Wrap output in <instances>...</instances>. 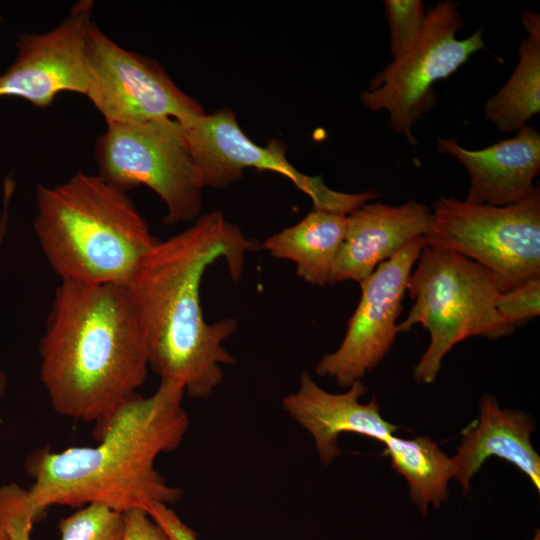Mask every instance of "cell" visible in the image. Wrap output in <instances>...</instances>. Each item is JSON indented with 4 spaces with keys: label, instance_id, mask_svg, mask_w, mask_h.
<instances>
[{
    "label": "cell",
    "instance_id": "cell-1",
    "mask_svg": "<svg viewBox=\"0 0 540 540\" xmlns=\"http://www.w3.org/2000/svg\"><path fill=\"white\" fill-rule=\"evenodd\" d=\"M259 247L223 212L213 210L159 240L127 286L147 340L149 368L160 379L181 384L193 399L209 398L224 380L222 366L236 362L224 342L238 322L205 319L200 300L204 273L222 259L231 279L238 281L246 256Z\"/></svg>",
    "mask_w": 540,
    "mask_h": 540
},
{
    "label": "cell",
    "instance_id": "cell-2",
    "mask_svg": "<svg viewBox=\"0 0 540 540\" xmlns=\"http://www.w3.org/2000/svg\"><path fill=\"white\" fill-rule=\"evenodd\" d=\"M40 381L61 416L98 441L144 384L148 344L127 286L62 281L39 344Z\"/></svg>",
    "mask_w": 540,
    "mask_h": 540
},
{
    "label": "cell",
    "instance_id": "cell-3",
    "mask_svg": "<svg viewBox=\"0 0 540 540\" xmlns=\"http://www.w3.org/2000/svg\"><path fill=\"white\" fill-rule=\"evenodd\" d=\"M184 388L160 379L149 396L131 398L116 414L96 446L60 452L41 447L25 471L33 479L28 499L43 517L48 507L102 504L121 513L174 504L182 491L155 468L159 455L176 450L189 428Z\"/></svg>",
    "mask_w": 540,
    "mask_h": 540
},
{
    "label": "cell",
    "instance_id": "cell-4",
    "mask_svg": "<svg viewBox=\"0 0 540 540\" xmlns=\"http://www.w3.org/2000/svg\"><path fill=\"white\" fill-rule=\"evenodd\" d=\"M34 231L61 282L128 286L159 241L127 192L78 172L36 190Z\"/></svg>",
    "mask_w": 540,
    "mask_h": 540
},
{
    "label": "cell",
    "instance_id": "cell-5",
    "mask_svg": "<svg viewBox=\"0 0 540 540\" xmlns=\"http://www.w3.org/2000/svg\"><path fill=\"white\" fill-rule=\"evenodd\" d=\"M406 291L413 305L398 324L399 333L420 324L430 335L413 371L420 383L436 380L443 358L459 342L474 336L495 339L514 332L497 312L500 291L493 274L454 251L425 245Z\"/></svg>",
    "mask_w": 540,
    "mask_h": 540
},
{
    "label": "cell",
    "instance_id": "cell-6",
    "mask_svg": "<svg viewBox=\"0 0 540 540\" xmlns=\"http://www.w3.org/2000/svg\"><path fill=\"white\" fill-rule=\"evenodd\" d=\"M98 173L127 192L140 185L164 202L166 224L200 216L204 184L191 155L185 127L175 119L107 124L95 149Z\"/></svg>",
    "mask_w": 540,
    "mask_h": 540
},
{
    "label": "cell",
    "instance_id": "cell-7",
    "mask_svg": "<svg viewBox=\"0 0 540 540\" xmlns=\"http://www.w3.org/2000/svg\"><path fill=\"white\" fill-rule=\"evenodd\" d=\"M423 238L487 268L503 293L540 275V190L507 206L440 196Z\"/></svg>",
    "mask_w": 540,
    "mask_h": 540
},
{
    "label": "cell",
    "instance_id": "cell-8",
    "mask_svg": "<svg viewBox=\"0 0 540 540\" xmlns=\"http://www.w3.org/2000/svg\"><path fill=\"white\" fill-rule=\"evenodd\" d=\"M462 26L458 5L450 0L438 2L427 12L413 45L378 72L361 95L369 110L388 112L392 129L412 144L416 143L413 127L436 101L434 84L485 48L482 28L457 39Z\"/></svg>",
    "mask_w": 540,
    "mask_h": 540
},
{
    "label": "cell",
    "instance_id": "cell-9",
    "mask_svg": "<svg viewBox=\"0 0 540 540\" xmlns=\"http://www.w3.org/2000/svg\"><path fill=\"white\" fill-rule=\"evenodd\" d=\"M86 59L85 95L107 124L172 118L186 126L205 113L156 60L122 48L93 22Z\"/></svg>",
    "mask_w": 540,
    "mask_h": 540
},
{
    "label": "cell",
    "instance_id": "cell-10",
    "mask_svg": "<svg viewBox=\"0 0 540 540\" xmlns=\"http://www.w3.org/2000/svg\"><path fill=\"white\" fill-rule=\"evenodd\" d=\"M184 127L205 187L225 188L238 181L246 168H255L287 177L310 197L313 210L349 215L377 197L373 191L339 192L329 188L321 177L300 172L288 161L286 148L280 142L256 144L229 109L204 113Z\"/></svg>",
    "mask_w": 540,
    "mask_h": 540
},
{
    "label": "cell",
    "instance_id": "cell-11",
    "mask_svg": "<svg viewBox=\"0 0 540 540\" xmlns=\"http://www.w3.org/2000/svg\"><path fill=\"white\" fill-rule=\"evenodd\" d=\"M425 245L423 237L412 240L359 283L361 297L345 336L335 351L316 364L319 376L349 387L384 359L399 333L397 319L407 282Z\"/></svg>",
    "mask_w": 540,
    "mask_h": 540
},
{
    "label": "cell",
    "instance_id": "cell-12",
    "mask_svg": "<svg viewBox=\"0 0 540 540\" xmlns=\"http://www.w3.org/2000/svg\"><path fill=\"white\" fill-rule=\"evenodd\" d=\"M93 8L94 1L79 0L52 30L20 34L16 59L0 75V97L15 96L47 108L61 92L85 95L86 43Z\"/></svg>",
    "mask_w": 540,
    "mask_h": 540
},
{
    "label": "cell",
    "instance_id": "cell-13",
    "mask_svg": "<svg viewBox=\"0 0 540 540\" xmlns=\"http://www.w3.org/2000/svg\"><path fill=\"white\" fill-rule=\"evenodd\" d=\"M366 392L363 381L357 380L347 391L331 393L303 372L297 390L283 399V409L311 434L320 460L328 465L342 454L338 446L341 434H358L384 443L400 428L382 417L375 398L360 402Z\"/></svg>",
    "mask_w": 540,
    "mask_h": 540
},
{
    "label": "cell",
    "instance_id": "cell-14",
    "mask_svg": "<svg viewBox=\"0 0 540 540\" xmlns=\"http://www.w3.org/2000/svg\"><path fill=\"white\" fill-rule=\"evenodd\" d=\"M347 231L336 256L331 285L362 282L418 237L431 223V210L414 200L401 205L365 204L347 216Z\"/></svg>",
    "mask_w": 540,
    "mask_h": 540
},
{
    "label": "cell",
    "instance_id": "cell-15",
    "mask_svg": "<svg viewBox=\"0 0 540 540\" xmlns=\"http://www.w3.org/2000/svg\"><path fill=\"white\" fill-rule=\"evenodd\" d=\"M437 144L441 153L451 155L468 171V202L507 206L538 189L534 179L540 170V134L529 125L512 138L479 150L464 148L453 138H439Z\"/></svg>",
    "mask_w": 540,
    "mask_h": 540
},
{
    "label": "cell",
    "instance_id": "cell-16",
    "mask_svg": "<svg viewBox=\"0 0 540 540\" xmlns=\"http://www.w3.org/2000/svg\"><path fill=\"white\" fill-rule=\"evenodd\" d=\"M533 419L521 410L502 409L489 394L481 397L479 417L462 431L452 456L454 480L464 493L485 461L498 457L516 466L540 491V457L531 443Z\"/></svg>",
    "mask_w": 540,
    "mask_h": 540
},
{
    "label": "cell",
    "instance_id": "cell-17",
    "mask_svg": "<svg viewBox=\"0 0 540 540\" xmlns=\"http://www.w3.org/2000/svg\"><path fill=\"white\" fill-rule=\"evenodd\" d=\"M347 216L312 210L295 225L266 238L261 247L274 258L293 262L304 282L331 285L333 265L347 231Z\"/></svg>",
    "mask_w": 540,
    "mask_h": 540
},
{
    "label": "cell",
    "instance_id": "cell-18",
    "mask_svg": "<svg viewBox=\"0 0 540 540\" xmlns=\"http://www.w3.org/2000/svg\"><path fill=\"white\" fill-rule=\"evenodd\" d=\"M526 37L508 81L485 104L484 116L499 130L517 132L540 111V15L522 16Z\"/></svg>",
    "mask_w": 540,
    "mask_h": 540
},
{
    "label": "cell",
    "instance_id": "cell-19",
    "mask_svg": "<svg viewBox=\"0 0 540 540\" xmlns=\"http://www.w3.org/2000/svg\"><path fill=\"white\" fill-rule=\"evenodd\" d=\"M383 444V455L406 479L410 499L420 512L426 515L430 505L440 508L449 497V481L454 479L452 458L428 436L406 439L392 435Z\"/></svg>",
    "mask_w": 540,
    "mask_h": 540
},
{
    "label": "cell",
    "instance_id": "cell-20",
    "mask_svg": "<svg viewBox=\"0 0 540 540\" xmlns=\"http://www.w3.org/2000/svg\"><path fill=\"white\" fill-rule=\"evenodd\" d=\"M61 540H122L123 513L102 504H88L58 523Z\"/></svg>",
    "mask_w": 540,
    "mask_h": 540
},
{
    "label": "cell",
    "instance_id": "cell-21",
    "mask_svg": "<svg viewBox=\"0 0 540 540\" xmlns=\"http://www.w3.org/2000/svg\"><path fill=\"white\" fill-rule=\"evenodd\" d=\"M392 59L405 53L418 38L426 14L421 0H385Z\"/></svg>",
    "mask_w": 540,
    "mask_h": 540
},
{
    "label": "cell",
    "instance_id": "cell-22",
    "mask_svg": "<svg viewBox=\"0 0 540 540\" xmlns=\"http://www.w3.org/2000/svg\"><path fill=\"white\" fill-rule=\"evenodd\" d=\"M39 518L28 499L27 489L14 483L0 487V527L9 540H32V526Z\"/></svg>",
    "mask_w": 540,
    "mask_h": 540
},
{
    "label": "cell",
    "instance_id": "cell-23",
    "mask_svg": "<svg viewBox=\"0 0 540 540\" xmlns=\"http://www.w3.org/2000/svg\"><path fill=\"white\" fill-rule=\"evenodd\" d=\"M496 308L501 319L515 328L540 314V275L500 293Z\"/></svg>",
    "mask_w": 540,
    "mask_h": 540
},
{
    "label": "cell",
    "instance_id": "cell-24",
    "mask_svg": "<svg viewBox=\"0 0 540 540\" xmlns=\"http://www.w3.org/2000/svg\"><path fill=\"white\" fill-rule=\"evenodd\" d=\"M124 534L122 540H168L163 529L143 509L123 512Z\"/></svg>",
    "mask_w": 540,
    "mask_h": 540
},
{
    "label": "cell",
    "instance_id": "cell-25",
    "mask_svg": "<svg viewBox=\"0 0 540 540\" xmlns=\"http://www.w3.org/2000/svg\"><path fill=\"white\" fill-rule=\"evenodd\" d=\"M152 519L163 529L168 540H199L175 512L166 505H157L148 511Z\"/></svg>",
    "mask_w": 540,
    "mask_h": 540
},
{
    "label": "cell",
    "instance_id": "cell-26",
    "mask_svg": "<svg viewBox=\"0 0 540 540\" xmlns=\"http://www.w3.org/2000/svg\"><path fill=\"white\" fill-rule=\"evenodd\" d=\"M13 193L9 190L3 192V209L0 217V249L6 236L9 216V206ZM7 388V377L4 371L0 369V399L3 397Z\"/></svg>",
    "mask_w": 540,
    "mask_h": 540
},
{
    "label": "cell",
    "instance_id": "cell-27",
    "mask_svg": "<svg viewBox=\"0 0 540 540\" xmlns=\"http://www.w3.org/2000/svg\"><path fill=\"white\" fill-rule=\"evenodd\" d=\"M0 540H9L8 534L2 527H0Z\"/></svg>",
    "mask_w": 540,
    "mask_h": 540
}]
</instances>
